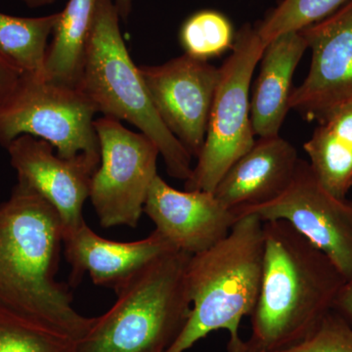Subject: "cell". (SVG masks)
<instances>
[{"label": "cell", "mask_w": 352, "mask_h": 352, "mask_svg": "<svg viewBox=\"0 0 352 352\" xmlns=\"http://www.w3.org/2000/svg\"><path fill=\"white\" fill-rule=\"evenodd\" d=\"M261 292L239 352H283L320 325L346 281L330 258L285 220L263 223Z\"/></svg>", "instance_id": "1"}, {"label": "cell", "mask_w": 352, "mask_h": 352, "mask_svg": "<svg viewBox=\"0 0 352 352\" xmlns=\"http://www.w3.org/2000/svg\"><path fill=\"white\" fill-rule=\"evenodd\" d=\"M63 226L48 201L17 183L0 205V303L82 342L95 322L58 281Z\"/></svg>", "instance_id": "2"}, {"label": "cell", "mask_w": 352, "mask_h": 352, "mask_svg": "<svg viewBox=\"0 0 352 352\" xmlns=\"http://www.w3.org/2000/svg\"><path fill=\"white\" fill-rule=\"evenodd\" d=\"M256 214L238 217L226 238L189 259L186 281L191 300L188 321L166 352H185L208 333L228 331V352H239V326L251 316L261 292L264 236Z\"/></svg>", "instance_id": "3"}, {"label": "cell", "mask_w": 352, "mask_h": 352, "mask_svg": "<svg viewBox=\"0 0 352 352\" xmlns=\"http://www.w3.org/2000/svg\"><path fill=\"white\" fill-rule=\"evenodd\" d=\"M191 254L166 252L115 289L117 300L95 317L78 352H166L188 321L187 267Z\"/></svg>", "instance_id": "4"}, {"label": "cell", "mask_w": 352, "mask_h": 352, "mask_svg": "<svg viewBox=\"0 0 352 352\" xmlns=\"http://www.w3.org/2000/svg\"><path fill=\"white\" fill-rule=\"evenodd\" d=\"M113 0H98L78 87L104 117L126 120L157 145L168 175L186 182L193 168L184 146L164 124L122 38Z\"/></svg>", "instance_id": "5"}, {"label": "cell", "mask_w": 352, "mask_h": 352, "mask_svg": "<svg viewBox=\"0 0 352 352\" xmlns=\"http://www.w3.org/2000/svg\"><path fill=\"white\" fill-rule=\"evenodd\" d=\"M264 48L254 25L247 24L236 32L230 55L219 68L205 143L185 190L214 193L229 168L256 142L250 90Z\"/></svg>", "instance_id": "6"}, {"label": "cell", "mask_w": 352, "mask_h": 352, "mask_svg": "<svg viewBox=\"0 0 352 352\" xmlns=\"http://www.w3.org/2000/svg\"><path fill=\"white\" fill-rule=\"evenodd\" d=\"M96 113L78 88L25 76L12 100L0 110V144L6 148L14 139L31 135L50 143L64 159L100 157Z\"/></svg>", "instance_id": "7"}, {"label": "cell", "mask_w": 352, "mask_h": 352, "mask_svg": "<svg viewBox=\"0 0 352 352\" xmlns=\"http://www.w3.org/2000/svg\"><path fill=\"white\" fill-rule=\"evenodd\" d=\"M100 146V164L90 186L89 199L104 228H135L152 182L157 175V145L143 133L122 126L120 120H94Z\"/></svg>", "instance_id": "8"}, {"label": "cell", "mask_w": 352, "mask_h": 352, "mask_svg": "<svg viewBox=\"0 0 352 352\" xmlns=\"http://www.w3.org/2000/svg\"><path fill=\"white\" fill-rule=\"evenodd\" d=\"M234 214L289 222L325 252L346 280L352 277V201L324 188L307 162L300 160L288 188L274 201Z\"/></svg>", "instance_id": "9"}, {"label": "cell", "mask_w": 352, "mask_h": 352, "mask_svg": "<svg viewBox=\"0 0 352 352\" xmlns=\"http://www.w3.org/2000/svg\"><path fill=\"white\" fill-rule=\"evenodd\" d=\"M139 69L164 124L197 159L205 143L219 68L184 54Z\"/></svg>", "instance_id": "10"}, {"label": "cell", "mask_w": 352, "mask_h": 352, "mask_svg": "<svg viewBox=\"0 0 352 352\" xmlns=\"http://www.w3.org/2000/svg\"><path fill=\"white\" fill-rule=\"evenodd\" d=\"M300 32L311 50V64L305 80L292 92L289 108L320 122L352 102V0Z\"/></svg>", "instance_id": "11"}, {"label": "cell", "mask_w": 352, "mask_h": 352, "mask_svg": "<svg viewBox=\"0 0 352 352\" xmlns=\"http://www.w3.org/2000/svg\"><path fill=\"white\" fill-rule=\"evenodd\" d=\"M18 183L32 190L56 210L64 234L78 228L89 199L90 186L100 157L82 155L75 159L58 156L50 143L21 135L7 146Z\"/></svg>", "instance_id": "12"}, {"label": "cell", "mask_w": 352, "mask_h": 352, "mask_svg": "<svg viewBox=\"0 0 352 352\" xmlns=\"http://www.w3.org/2000/svg\"><path fill=\"white\" fill-rule=\"evenodd\" d=\"M144 214L175 250L191 256L226 238L238 219L212 192L179 191L159 175L148 192Z\"/></svg>", "instance_id": "13"}, {"label": "cell", "mask_w": 352, "mask_h": 352, "mask_svg": "<svg viewBox=\"0 0 352 352\" xmlns=\"http://www.w3.org/2000/svg\"><path fill=\"white\" fill-rule=\"evenodd\" d=\"M63 245L71 284L78 285L87 273L97 286L113 289L153 259L175 250L156 230L142 240L119 242L101 237L85 221L64 234Z\"/></svg>", "instance_id": "14"}, {"label": "cell", "mask_w": 352, "mask_h": 352, "mask_svg": "<svg viewBox=\"0 0 352 352\" xmlns=\"http://www.w3.org/2000/svg\"><path fill=\"white\" fill-rule=\"evenodd\" d=\"M300 159L280 135L258 138L220 180L214 194L231 210L274 201L288 188Z\"/></svg>", "instance_id": "15"}, {"label": "cell", "mask_w": 352, "mask_h": 352, "mask_svg": "<svg viewBox=\"0 0 352 352\" xmlns=\"http://www.w3.org/2000/svg\"><path fill=\"white\" fill-rule=\"evenodd\" d=\"M307 50L300 31L281 34L264 48L251 97L252 126L258 138L279 135L291 110L294 74Z\"/></svg>", "instance_id": "16"}, {"label": "cell", "mask_w": 352, "mask_h": 352, "mask_svg": "<svg viewBox=\"0 0 352 352\" xmlns=\"http://www.w3.org/2000/svg\"><path fill=\"white\" fill-rule=\"evenodd\" d=\"M303 148L324 188L337 198L346 199L352 188V102L318 122Z\"/></svg>", "instance_id": "17"}, {"label": "cell", "mask_w": 352, "mask_h": 352, "mask_svg": "<svg viewBox=\"0 0 352 352\" xmlns=\"http://www.w3.org/2000/svg\"><path fill=\"white\" fill-rule=\"evenodd\" d=\"M98 0H69L48 45L43 78L76 87L82 75Z\"/></svg>", "instance_id": "18"}, {"label": "cell", "mask_w": 352, "mask_h": 352, "mask_svg": "<svg viewBox=\"0 0 352 352\" xmlns=\"http://www.w3.org/2000/svg\"><path fill=\"white\" fill-rule=\"evenodd\" d=\"M60 12L43 17H17L0 12V50L25 76L43 78L48 39Z\"/></svg>", "instance_id": "19"}, {"label": "cell", "mask_w": 352, "mask_h": 352, "mask_svg": "<svg viewBox=\"0 0 352 352\" xmlns=\"http://www.w3.org/2000/svg\"><path fill=\"white\" fill-rule=\"evenodd\" d=\"M75 338L0 303V352H78Z\"/></svg>", "instance_id": "20"}, {"label": "cell", "mask_w": 352, "mask_h": 352, "mask_svg": "<svg viewBox=\"0 0 352 352\" xmlns=\"http://www.w3.org/2000/svg\"><path fill=\"white\" fill-rule=\"evenodd\" d=\"M235 34L230 20L224 14L205 9L184 21L180 28L179 43L185 54L208 61L230 50Z\"/></svg>", "instance_id": "21"}, {"label": "cell", "mask_w": 352, "mask_h": 352, "mask_svg": "<svg viewBox=\"0 0 352 352\" xmlns=\"http://www.w3.org/2000/svg\"><path fill=\"white\" fill-rule=\"evenodd\" d=\"M351 0H282L254 25L264 45L289 32L302 31L325 19Z\"/></svg>", "instance_id": "22"}, {"label": "cell", "mask_w": 352, "mask_h": 352, "mask_svg": "<svg viewBox=\"0 0 352 352\" xmlns=\"http://www.w3.org/2000/svg\"><path fill=\"white\" fill-rule=\"evenodd\" d=\"M283 352H352V329L332 310L307 340Z\"/></svg>", "instance_id": "23"}, {"label": "cell", "mask_w": 352, "mask_h": 352, "mask_svg": "<svg viewBox=\"0 0 352 352\" xmlns=\"http://www.w3.org/2000/svg\"><path fill=\"white\" fill-rule=\"evenodd\" d=\"M24 78V74L0 50V110L12 100Z\"/></svg>", "instance_id": "24"}, {"label": "cell", "mask_w": 352, "mask_h": 352, "mask_svg": "<svg viewBox=\"0 0 352 352\" xmlns=\"http://www.w3.org/2000/svg\"><path fill=\"white\" fill-rule=\"evenodd\" d=\"M333 310L352 329V277L344 282L333 303Z\"/></svg>", "instance_id": "25"}, {"label": "cell", "mask_w": 352, "mask_h": 352, "mask_svg": "<svg viewBox=\"0 0 352 352\" xmlns=\"http://www.w3.org/2000/svg\"><path fill=\"white\" fill-rule=\"evenodd\" d=\"M132 1L133 0H113V4L119 12L120 20H126L131 15Z\"/></svg>", "instance_id": "26"}, {"label": "cell", "mask_w": 352, "mask_h": 352, "mask_svg": "<svg viewBox=\"0 0 352 352\" xmlns=\"http://www.w3.org/2000/svg\"><path fill=\"white\" fill-rule=\"evenodd\" d=\"M30 8H41V7L50 6L54 3L56 0H19Z\"/></svg>", "instance_id": "27"}]
</instances>
